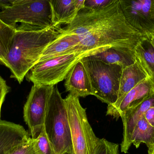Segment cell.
<instances>
[{
    "mask_svg": "<svg viewBox=\"0 0 154 154\" xmlns=\"http://www.w3.org/2000/svg\"><path fill=\"white\" fill-rule=\"evenodd\" d=\"M63 32L61 26H56L39 30L15 32L6 58L11 77L21 84L47 46Z\"/></svg>",
    "mask_w": 154,
    "mask_h": 154,
    "instance_id": "cell-2",
    "label": "cell"
},
{
    "mask_svg": "<svg viewBox=\"0 0 154 154\" xmlns=\"http://www.w3.org/2000/svg\"><path fill=\"white\" fill-rule=\"evenodd\" d=\"M30 137L20 125L0 120V154H8Z\"/></svg>",
    "mask_w": 154,
    "mask_h": 154,
    "instance_id": "cell-13",
    "label": "cell"
},
{
    "mask_svg": "<svg viewBox=\"0 0 154 154\" xmlns=\"http://www.w3.org/2000/svg\"><path fill=\"white\" fill-rule=\"evenodd\" d=\"M124 16L128 22L142 35L154 36L153 0H119Z\"/></svg>",
    "mask_w": 154,
    "mask_h": 154,
    "instance_id": "cell-9",
    "label": "cell"
},
{
    "mask_svg": "<svg viewBox=\"0 0 154 154\" xmlns=\"http://www.w3.org/2000/svg\"><path fill=\"white\" fill-rule=\"evenodd\" d=\"M10 87L7 85L6 81L0 75V117L2 105L5 96L10 91Z\"/></svg>",
    "mask_w": 154,
    "mask_h": 154,
    "instance_id": "cell-25",
    "label": "cell"
},
{
    "mask_svg": "<svg viewBox=\"0 0 154 154\" xmlns=\"http://www.w3.org/2000/svg\"><path fill=\"white\" fill-rule=\"evenodd\" d=\"M15 30L0 19V64L6 67V58L10 51Z\"/></svg>",
    "mask_w": 154,
    "mask_h": 154,
    "instance_id": "cell-20",
    "label": "cell"
},
{
    "mask_svg": "<svg viewBox=\"0 0 154 154\" xmlns=\"http://www.w3.org/2000/svg\"><path fill=\"white\" fill-rule=\"evenodd\" d=\"M33 140L38 154H56L47 136L44 127L38 137Z\"/></svg>",
    "mask_w": 154,
    "mask_h": 154,
    "instance_id": "cell-21",
    "label": "cell"
},
{
    "mask_svg": "<svg viewBox=\"0 0 154 154\" xmlns=\"http://www.w3.org/2000/svg\"><path fill=\"white\" fill-rule=\"evenodd\" d=\"M119 145L107 141L105 139H100L95 154H119Z\"/></svg>",
    "mask_w": 154,
    "mask_h": 154,
    "instance_id": "cell-22",
    "label": "cell"
},
{
    "mask_svg": "<svg viewBox=\"0 0 154 154\" xmlns=\"http://www.w3.org/2000/svg\"><path fill=\"white\" fill-rule=\"evenodd\" d=\"M150 39L151 42H152V44L154 48V36H152V37L150 38Z\"/></svg>",
    "mask_w": 154,
    "mask_h": 154,
    "instance_id": "cell-28",
    "label": "cell"
},
{
    "mask_svg": "<svg viewBox=\"0 0 154 154\" xmlns=\"http://www.w3.org/2000/svg\"><path fill=\"white\" fill-rule=\"evenodd\" d=\"M85 57L79 52L39 61L28 72L26 78L33 84L56 86L65 80L75 64Z\"/></svg>",
    "mask_w": 154,
    "mask_h": 154,
    "instance_id": "cell-7",
    "label": "cell"
},
{
    "mask_svg": "<svg viewBox=\"0 0 154 154\" xmlns=\"http://www.w3.org/2000/svg\"><path fill=\"white\" fill-rule=\"evenodd\" d=\"M152 10L154 14V0H153V2L152 4Z\"/></svg>",
    "mask_w": 154,
    "mask_h": 154,
    "instance_id": "cell-29",
    "label": "cell"
},
{
    "mask_svg": "<svg viewBox=\"0 0 154 154\" xmlns=\"http://www.w3.org/2000/svg\"><path fill=\"white\" fill-rule=\"evenodd\" d=\"M63 30L64 33L78 35L79 50L85 58L110 48L134 56L136 48L146 37L128 22L119 0L100 10L82 9Z\"/></svg>",
    "mask_w": 154,
    "mask_h": 154,
    "instance_id": "cell-1",
    "label": "cell"
},
{
    "mask_svg": "<svg viewBox=\"0 0 154 154\" xmlns=\"http://www.w3.org/2000/svg\"><path fill=\"white\" fill-rule=\"evenodd\" d=\"M113 0H85L84 8L91 10H99L105 8Z\"/></svg>",
    "mask_w": 154,
    "mask_h": 154,
    "instance_id": "cell-24",
    "label": "cell"
},
{
    "mask_svg": "<svg viewBox=\"0 0 154 154\" xmlns=\"http://www.w3.org/2000/svg\"><path fill=\"white\" fill-rule=\"evenodd\" d=\"M81 61L88 74L94 96L108 105L115 104L118 96L123 68L96 60Z\"/></svg>",
    "mask_w": 154,
    "mask_h": 154,
    "instance_id": "cell-6",
    "label": "cell"
},
{
    "mask_svg": "<svg viewBox=\"0 0 154 154\" xmlns=\"http://www.w3.org/2000/svg\"><path fill=\"white\" fill-rule=\"evenodd\" d=\"M71 130L70 154H95L100 139L95 135L88 121L86 109L79 98L69 94L64 99Z\"/></svg>",
    "mask_w": 154,
    "mask_h": 154,
    "instance_id": "cell-5",
    "label": "cell"
},
{
    "mask_svg": "<svg viewBox=\"0 0 154 154\" xmlns=\"http://www.w3.org/2000/svg\"><path fill=\"white\" fill-rule=\"evenodd\" d=\"M66 91L78 97L94 96L88 74L81 60L73 67L65 79Z\"/></svg>",
    "mask_w": 154,
    "mask_h": 154,
    "instance_id": "cell-11",
    "label": "cell"
},
{
    "mask_svg": "<svg viewBox=\"0 0 154 154\" xmlns=\"http://www.w3.org/2000/svg\"><path fill=\"white\" fill-rule=\"evenodd\" d=\"M84 59L96 60L107 64H116L124 69L136 62L134 56L115 49H108L100 53L83 58Z\"/></svg>",
    "mask_w": 154,
    "mask_h": 154,
    "instance_id": "cell-18",
    "label": "cell"
},
{
    "mask_svg": "<svg viewBox=\"0 0 154 154\" xmlns=\"http://www.w3.org/2000/svg\"><path fill=\"white\" fill-rule=\"evenodd\" d=\"M134 57L147 77L154 82V48L150 38L145 37L138 43Z\"/></svg>",
    "mask_w": 154,
    "mask_h": 154,
    "instance_id": "cell-17",
    "label": "cell"
},
{
    "mask_svg": "<svg viewBox=\"0 0 154 154\" xmlns=\"http://www.w3.org/2000/svg\"><path fill=\"white\" fill-rule=\"evenodd\" d=\"M67 154V153H66V154Z\"/></svg>",
    "mask_w": 154,
    "mask_h": 154,
    "instance_id": "cell-30",
    "label": "cell"
},
{
    "mask_svg": "<svg viewBox=\"0 0 154 154\" xmlns=\"http://www.w3.org/2000/svg\"><path fill=\"white\" fill-rule=\"evenodd\" d=\"M147 77L146 74L136 61L133 65L123 69L117 100L113 105H108L106 114L116 109L126 95Z\"/></svg>",
    "mask_w": 154,
    "mask_h": 154,
    "instance_id": "cell-16",
    "label": "cell"
},
{
    "mask_svg": "<svg viewBox=\"0 0 154 154\" xmlns=\"http://www.w3.org/2000/svg\"><path fill=\"white\" fill-rule=\"evenodd\" d=\"M144 116L148 123L154 127V105L146 112Z\"/></svg>",
    "mask_w": 154,
    "mask_h": 154,
    "instance_id": "cell-26",
    "label": "cell"
},
{
    "mask_svg": "<svg viewBox=\"0 0 154 154\" xmlns=\"http://www.w3.org/2000/svg\"><path fill=\"white\" fill-rule=\"evenodd\" d=\"M154 105V92L137 106L128 108L121 116L123 123V139L121 144L122 152L127 153L132 145L131 138L138 120Z\"/></svg>",
    "mask_w": 154,
    "mask_h": 154,
    "instance_id": "cell-10",
    "label": "cell"
},
{
    "mask_svg": "<svg viewBox=\"0 0 154 154\" xmlns=\"http://www.w3.org/2000/svg\"><path fill=\"white\" fill-rule=\"evenodd\" d=\"M0 19L15 32L39 30L54 26L48 0H11Z\"/></svg>",
    "mask_w": 154,
    "mask_h": 154,
    "instance_id": "cell-3",
    "label": "cell"
},
{
    "mask_svg": "<svg viewBox=\"0 0 154 154\" xmlns=\"http://www.w3.org/2000/svg\"><path fill=\"white\" fill-rule=\"evenodd\" d=\"M85 0H51V22L54 26L71 23L84 8Z\"/></svg>",
    "mask_w": 154,
    "mask_h": 154,
    "instance_id": "cell-14",
    "label": "cell"
},
{
    "mask_svg": "<svg viewBox=\"0 0 154 154\" xmlns=\"http://www.w3.org/2000/svg\"><path fill=\"white\" fill-rule=\"evenodd\" d=\"M8 154H38L34 146V140L30 137L27 141L18 146Z\"/></svg>",
    "mask_w": 154,
    "mask_h": 154,
    "instance_id": "cell-23",
    "label": "cell"
},
{
    "mask_svg": "<svg viewBox=\"0 0 154 154\" xmlns=\"http://www.w3.org/2000/svg\"><path fill=\"white\" fill-rule=\"evenodd\" d=\"M44 127L56 154H70L72 140L67 111L56 86L50 98Z\"/></svg>",
    "mask_w": 154,
    "mask_h": 154,
    "instance_id": "cell-4",
    "label": "cell"
},
{
    "mask_svg": "<svg viewBox=\"0 0 154 154\" xmlns=\"http://www.w3.org/2000/svg\"><path fill=\"white\" fill-rule=\"evenodd\" d=\"M154 92V82L147 77L126 95L116 109L106 115L118 119L128 108L137 106Z\"/></svg>",
    "mask_w": 154,
    "mask_h": 154,
    "instance_id": "cell-12",
    "label": "cell"
},
{
    "mask_svg": "<svg viewBox=\"0 0 154 154\" xmlns=\"http://www.w3.org/2000/svg\"><path fill=\"white\" fill-rule=\"evenodd\" d=\"M131 143L136 148L141 143L146 145L148 149L154 146V127L151 125L143 116L137 122L133 132Z\"/></svg>",
    "mask_w": 154,
    "mask_h": 154,
    "instance_id": "cell-19",
    "label": "cell"
},
{
    "mask_svg": "<svg viewBox=\"0 0 154 154\" xmlns=\"http://www.w3.org/2000/svg\"><path fill=\"white\" fill-rule=\"evenodd\" d=\"M54 86L33 84L27 98L23 108V118L32 139L38 137L44 127Z\"/></svg>",
    "mask_w": 154,
    "mask_h": 154,
    "instance_id": "cell-8",
    "label": "cell"
},
{
    "mask_svg": "<svg viewBox=\"0 0 154 154\" xmlns=\"http://www.w3.org/2000/svg\"><path fill=\"white\" fill-rule=\"evenodd\" d=\"M80 43V41L77 34L64 33L63 32L57 39L47 46L38 62L63 55L81 52L79 50Z\"/></svg>",
    "mask_w": 154,
    "mask_h": 154,
    "instance_id": "cell-15",
    "label": "cell"
},
{
    "mask_svg": "<svg viewBox=\"0 0 154 154\" xmlns=\"http://www.w3.org/2000/svg\"><path fill=\"white\" fill-rule=\"evenodd\" d=\"M148 154H154V146L150 149H148Z\"/></svg>",
    "mask_w": 154,
    "mask_h": 154,
    "instance_id": "cell-27",
    "label": "cell"
}]
</instances>
